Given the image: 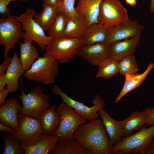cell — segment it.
Listing matches in <instances>:
<instances>
[{
  "label": "cell",
  "mask_w": 154,
  "mask_h": 154,
  "mask_svg": "<svg viewBox=\"0 0 154 154\" xmlns=\"http://www.w3.org/2000/svg\"><path fill=\"white\" fill-rule=\"evenodd\" d=\"M74 138L88 154H111L112 145L100 118L80 125L75 133Z\"/></svg>",
  "instance_id": "cell-1"
},
{
  "label": "cell",
  "mask_w": 154,
  "mask_h": 154,
  "mask_svg": "<svg viewBox=\"0 0 154 154\" xmlns=\"http://www.w3.org/2000/svg\"><path fill=\"white\" fill-rule=\"evenodd\" d=\"M147 127L144 126L113 145L111 154H146L154 139V125Z\"/></svg>",
  "instance_id": "cell-2"
},
{
  "label": "cell",
  "mask_w": 154,
  "mask_h": 154,
  "mask_svg": "<svg viewBox=\"0 0 154 154\" xmlns=\"http://www.w3.org/2000/svg\"><path fill=\"white\" fill-rule=\"evenodd\" d=\"M58 62L46 52L39 57L23 75L29 80L44 85L53 84L58 74Z\"/></svg>",
  "instance_id": "cell-3"
},
{
  "label": "cell",
  "mask_w": 154,
  "mask_h": 154,
  "mask_svg": "<svg viewBox=\"0 0 154 154\" xmlns=\"http://www.w3.org/2000/svg\"><path fill=\"white\" fill-rule=\"evenodd\" d=\"M60 118L59 126L53 135L59 137L58 141L74 139V134L78 127L87 121L74 110L62 103L56 107Z\"/></svg>",
  "instance_id": "cell-4"
},
{
  "label": "cell",
  "mask_w": 154,
  "mask_h": 154,
  "mask_svg": "<svg viewBox=\"0 0 154 154\" xmlns=\"http://www.w3.org/2000/svg\"><path fill=\"white\" fill-rule=\"evenodd\" d=\"M36 13L35 9L27 8L24 13L15 17L21 23L23 31H25L23 37L24 42L34 41L43 51L51 43L53 38L46 35L45 31L34 20V16Z\"/></svg>",
  "instance_id": "cell-5"
},
{
  "label": "cell",
  "mask_w": 154,
  "mask_h": 154,
  "mask_svg": "<svg viewBox=\"0 0 154 154\" xmlns=\"http://www.w3.org/2000/svg\"><path fill=\"white\" fill-rule=\"evenodd\" d=\"M83 44L82 38L60 37L54 38L44 50L59 62L67 63L73 59Z\"/></svg>",
  "instance_id": "cell-6"
},
{
  "label": "cell",
  "mask_w": 154,
  "mask_h": 154,
  "mask_svg": "<svg viewBox=\"0 0 154 154\" xmlns=\"http://www.w3.org/2000/svg\"><path fill=\"white\" fill-rule=\"evenodd\" d=\"M23 31L21 23L15 16L9 14L0 18V44L4 47V58L23 37Z\"/></svg>",
  "instance_id": "cell-7"
},
{
  "label": "cell",
  "mask_w": 154,
  "mask_h": 154,
  "mask_svg": "<svg viewBox=\"0 0 154 154\" xmlns=\"http://www.w3.org/2000/svg\"><path fill=\"white\" fill-rule=\"evenodd\" d=\"M21 92L18 96L22 103V113L36 118L50 107L49 96L43 93L41 86L33 87L27 94L22 89Z\"/></svg>",
  "instance_id": "cell-8"
},
{
  "label": "cell",
  "mask_w": 154,
  "mask_h": 154,
  "mask_svg": "<svg viewBox=\"0 0 154 154\" xmlns=\"http://www.w3.org/2000/svg\"><path fill=\"white\" fill-rule=\"evenodd\" d=\"M129 19L128 10L119 0H102L98 20L108 29Z\"/></svg>",
  "instance_id": "cell-9"
},
{
  "label": "cell",
  "mask_w": 154,
  "mask_h": 154,
  "mask_svg": "<svg viewBox=\"0 0 154 154\" xmlns=\"http://www.w3.org/2000/svg\"><path fill=\"white\" fill-rule=\"evenodd\" d=\"M52 92L56 95L60 96L62 103L73 108L76 112L87 121H90L97 119L99 116L98 111L105 106L104 101L97 94L95 95L92 101L93 106L89 107L70 97L57 85H54Z\"/></svg>",
  "instance_id": "cell-10"
},
{
  "label": "cell",
  "mask_w": 154,
  "mask_h": 154,
  "mask_svg": "<svg viewBox=\"0 0 154 154\" xmlns=\"http://www.w3.org/2000/svg\"><path fill=\"white\" fill-rule=\"evenodd\" d=\"M19 128L11 133L21 145L30 143L44 134L39 120L22 113L19 116Z\"/></svg>",
  "instance_id": "cell-11"
},
{
  "label": "cell",
  "mask_w": 154,
  "mask_h": 154,
  "mask_svg": "<svg viewBox=\"0 0 154 154\" xmlns=\"http://www.w3.org/2000/svg\"><path fill=\"white\" fill-rule=\"evenodd\" d=\"M143 27L135 20L127 21L108 29V36L106 44L117 40L126 39L140 36Z\"/></svg>",
  "instance_id": "cell-12"
},
{
  "label": "cell",
  "mask_w": 154,
  "mask_h": 154,
  "mask_svg": "<svg viewBox=\"0 0 154 154\" xmlns=\"http://www.w3.org/2000/svg\"><path fill=\"white\" fill-rule=\"evenodd\" d=\"M77 55L92 65L98 66L103 60L109 57L108 45L104 43L83 45L79 48Z\"/></svg>",
  "instance_id": "cell-13"
},
{
  "label": "cell",
  "mask_w": 154,
  "mask_h": 154,
  "mask_svg": "<svg viewBox=\"0 0 154 154\" xmlns=\"http://www.w3.org/2000/svg\"><path fill=\"white\" fill-rule=\"evenodd\" d=\"M22 112V106L18 100L12 98L7 100L0 108V121L17 130L19 127V116Z\"/></svg>",
  "instance_id": "cell-14"
},
{
  "label": "cell",
  "mask_w": 154,
  "mask_h": 154,
  "mask_svg": "<svg viewBox=\"0 0 154 154\" xmlns=\"http://www.w3.org/2000/svg\"><path fill=\"white\" fill-rule=\"evenodd\" d=\"M57 135L44 134L29 143L21 145L24 154H48L58 142Z\"/></svg>",
  "instance_id": "cell-15"
},
{
  "label": "cell",
  "mask_w": 154,
  "mask_h": 154,
  "mask_svg": "<svg viewBox=\"0 0 154 154\" xmlns=\"http://www.w3.org/2000/svg\"><path fill=\"white\" fill-rule=\"evenodd\" d=\"M140 36L114 41L108 45L109 57L120 61L123 58L133 54L138 45Z\"/></svg>",
  "instance_id": "cell-16"
},
{
  "label": "cell",
  "mask_w": 154,
  "mask_h": 154,
  "mask_svg": "<svg viewBox=\"0 0 154 154\" xmlns=\"http://www.w3.org/2000/svg\"><path fill=\"white\" fill-rule=\"evenodd\" d=\"M102 0H78L75 11L84 19L87 28L92 24L99 23L98 18Z\"/></svg>",
  "instance_id": "cell-17"
},
{
  "label": "cell",
  "mask_w": 154,
  "mask_h": 154,
  "mask_svg": "<svg viewBox=\"0 0 154 154\" xmlns=\"http://www.w3.org/2000/svg\"><path fill=\"white\" fill-rule=\"evenodd\" d=\"M98 113L102 120L113 145L121 141L125 137L121 121L112 118L104 109L101 108Z\"/></svg>",
  "instance_id": "cell-18"
},
{
  "label": "cell",
  "mask_w": 154,
  "mask_h": 154,
  "mask_svg": "<svg viewBox=\"0 0 154 154\" xmlns=\"http://www.w3.org/2000/svg\"><path fill=\"white\" fill-rule=\"evenodd\" d=\"M36 118L39 120L44 134L47 135H54L60 122V117L55 104L50 106Z\"/></svg>",
  "instance_id": "cell-19"
},
{
  "label": "cell",
  "mask_w": 154,
  "mask_h": 154,
  "mask_svg": "<svg viewBox=\"0 0 154 154\" xmlns=\"http://www.w3.org/2000/svg\"><path fill=\"white\" fill-rule=\"evenodd\" d=\"M154 68V63H151L148 64L145 70L142 73L128 74L125 76V80L123 88L114 100V103H118L126 94L139 86Z\"/></svg>",
  "instance_id": "cell-20"
},
{
  "label": "cell",
  "mask_w": 154,
  "mask_h": 154,
  "mask_svg": "<svg viewBox=\"0 0 154 154\" xmlns=\"http://www.w3.org/2000/svg\"><path fill=\"white\" fill-rule=\"evenodd\" d=\"M25 72L22 67L20 59L15 51L11 63L5 74L7 81V88L9 93H13L18 90L19 78L24 75Z\"/></svg>",
  "instance_id": "cell-21"
},
{
  "label": "cell",
  "mask_w": 154,
  "mask_h": 154,
  "mask_svg": "<svg viewBox=\"0 0 154 154\" xmlns=\"http://www.w3.org/2000/svg\"><path fill=\"white\" fill-rule=\"evenodd\" d=\"M108 36V29L105 28L102 23L92 24L87 28L82 38L83 41V45L97 43L106 44Z\"/></svg>",
  "instance_id": "cell-22"
},
{
  "label": "cell",
  "mask_w": 154,
  "mask_h": 154,
  "mask_svg": "<svg viewBox=\"0 0 154 154\" xmlns=\"http://www.w3.org/2000/svg\"><path fill=\"white\" fill-rule=\"evenodd\" d=\"M20 60L22 68L25 71L29 70L39 57V52L33 41L20 42Z\"/></svg>",
  "instance_id": "cell-23"
},
{
  "label": "cell",
  "mask_w": 154,
  "mask_h": 154,
  "mask_svg": "<svg viewBox=\"0 0 154 154\" xmlns=\"http://www.w3.org/2000/svg\"><path fill=\"white\" fill-rule=\"evenodd\" d=\"M146 122V116L143 112L137 111H134L127 118L121 121L125 136L140 130L145 125Z\"/></svg>",
  "instance_id": "cell-24"
},
{
  "label": "cell",
  "mask_w": 154,
  "mask_h": 154,
  "mask_svg": "<svg viewBox=\"0 0 154 154\" xmlns=\"http://www.w3.org/2000/svg\"><path fill=\"white\" fill-rule=\"evenodd\" d=\"M43 9L38 13H36L34 19L45 31L50 28L59 12L56 6L43 3Z\"/></svg>",
  "instance_id": "cell-25"
},
{
  "label": "cell",
  "mask_w": 154,
  "mask_h": 154,
  "mask_svg": "<svg viewBox=\"0 0 154 154\" xmlns=\"http://www.w3.org/2000/svg\"><path fill=\"white\" fill-rule=\"evenodd\" d=\"M48 154H88V152L74 139L58 141Z\"/></svg>",
  "instance_id": "cell-26"
},
{
  "label": "cell",
  "mask_w": 154,
  "mask_h": 154,
  "mask_svg": "<svg viewBox=\"0 0 154 154\" xmlns=\"http://www.w3.org/2000/svg\"><path fill=\"white\" fill-rule=\"evenodd\" d=\"M87 27L84 18L80 16L68 19L65 30L61 37L82 38Z\"/></svg>",
  "instance_id": "cell-27"
},
{
  "label": "cell",
  "mask_w": 154,
  "mask_h": 154,
  "mask_svg": "<svg viewBox=\"0 0 154 154\" xmlns=\"http://www.w3.org/2000/svg\"><path fill=\"white\" fill-rule=\"evenodd\" d=\"M98 66L96 77L105 79H110L119 72V62L114 58L109 57L101 62Z\"/></svg>",
  "instance_id": "cell-28"
},
{
  "label": "cell",
  "mask_w": 154,
  "mask_h": 154,
  "mask_svg": "<svg viewBox=\"0 0 154 154\" xmlns=\"http://www.w3.org/2000/svg\"><path fill=\"white\" fill-rule=\"evenodd\" d=\"M68 19L64 13L59 12L52 24L47 31V36L53 38L61 37L66 29Z\"/></svg>",
  "instance_id": "cell-29"
},
{
  "label": "cell",
  "mask_w": 154,
  "mask_h": 154,
  "mask_svg": "<svg viewBox=\"0 0 154 154\" xmlns=\"http://www.w3.org/2000/svg\"><path fill=\"white\" fill-rule=\"evenodd\" d=\"M4 144L2 154H24L19 141L12 134L1 135Z\"/></svg>",
  "instance_id": "cell-30"
},
{
  "label": "cell",
  "mask_w": 154,
  "mask_h": 154,
  "mask_svg": "<svg viewBox=\"0 0 154 154\" xmlns=\"http://www.w3.org/2000/svg\"><path fill=\"white\" fill-rule=\"evenodd\" d=\"M119 72L122 76L137 73L139 68L133 54L123 58L120 61Z\"/></svg>",
  "instance_id": "cell-31"
},
{
  "label": "cell",
  "mask_w": 154,
  "mask_h": 154,
  "mask_svg": "<svg viewBox=\"0 0 154 154\" xmlns=\"http://www.w3.org/2000/svg\"><path fill=\"white\" fill-rule=\"evenodd\" d=\"M76 0H60L56 6L59 12L64 13L69 19L78 17L80 16L76 12L74 4Z\"/></svg>",
  "instance_id": "cell-32"
},
{
  "label": "cell",
  "mask_w": 154,
  "mask_h": 154,
  "mask_svg": "<svg viewBox=\"0 0 154 154\" xmlns=\"http://www.w3.org/2000/svg\"><path fill=\"white\" fill-rule=\"evenodd\" d=\"M146 116L145 125L147 127L154 125V107H147L143 111Z\"/></svg>",
  "instance_id": "cell-33"
},
{
  "label": "cell",
  "mask_w": 154,
  "mask_h": 154,
  "mask_svg": "<svg viewBox=\"0 0 154 154\" xmlns=\"http://www.w3.org/2000/svg\"><path fill=\"white\" fill-rule=\"evenodd\" d=\"M15 1L26 2L27 0H0V13L1 16L10 14V11L8 5L11 2Z\"/></svg>",
  "instance_id": "cell-34"
},
{
  "label": "cell",
  "mask_w": 154,
  "mask_h": 154,
  "mask_svg": "<svg viewBox=\"0 0 154 154\" xmlns=\"http://www.w3.org/2000/svg\"><path fill=\"white\" fill-rule=\"evenodd\" d=\"M0 65V76L5 74L12 61V58L7 56Z\"/></svg>",
  "instance_id": "cell-35"
},
{
  "label": "cell",
  "mask_w": 154,
  "mask_h": 154,
  "mask_svg": "<svg viewBox=\"0 0 154 154\" xmlns=\"http://www.w3.org/2000/svg\"><path fill=\"white\" fill-rule=\"evenodd\" d=\"M9 93L7 88H4L0 90V106L4 104L6 101V98L8 96Z\"/></svg>",
  "instance_id": "cell-36"
},
{
  "label": "cell",
  "mask_w": 154,
  "mask_h": 154,
  "mask_svg": "<svg viewBox=\"0 0 154 154\" xmlns=\"http://www.w3.org/2000/svg\"><path fill=\"white\" fill-rule=\"evenodd\" d=\"M0 131L10 133L13 132L16 130L14 129L7 125L2 123H0Z\"/></svg>",
  "instance_id": "cell-37"
},
{
  "label": "cell",
  "mask_w": 154,
  "mask_h": 154,
  "mask_svg": "<svg viewBox=\"0 0 154 154\" xmlns=\"http://www.w3.org/2000/svg\"><path fill=\"white\" fill-rule=\"evenodd\" d=\"M7 80L5 74L0 76V90L4 88L7 84Z\"/></svg>",
  "instance_id": "cell-38"
},
{
  "label": "cell",
  "mask_w": 154,
  "mask_h": 154,
  "mask_svg": "<svg viewBox=\"0 0 154 154\" xmlns=\"http://www.w3.org/2000/svg\"><path fill=\"white\" fill-rule=\"evenodd\" d=\"M60 0H42L43 3L54 6H56Z\"/></svg>",
  "instance_id": "cell-39"
},
{
  "label": "cell",
  "mask_w": 154,
  "mask_h": 154,
  "mask_svg": "<svg viewBox=\"0 0 154 154\" xmlns=\"http://www.w3.org/2000/svg\"><path fill=\"white\" fill-rule=\"evenodd\" d=\"M146 154H154V139L147 150Z\"/></svg>",
  "instance_id": "cell-40"
},
{
  "label": "cell",
  "mask_w": 154,
  "mask_h": 154,
  "mask_svg": "<svg viewBox=\"0 0 154 154\" xmlns=\"http://www.w3.org/2000/svg\"><path fill=\"white\" fill-rule=\"evenodd\" d=\"M126 3L131 6H135L136 3V0H125Z\"/></svg>",
  "instance_id": "cell-41"
},
{
  "label": "cell",
  "mask_w": 154,
  "mask_h": 154,
  "mask_svg": "<svg viewBox=\"0 0 154 154\" xmlns=\"http://www.w3.org/2000/svg\"><path fill=\"white\" fill-rule=\"evenodd\" d=\"M150 10L151 13H154V0H151Z\"/></svg>",
  "instance_id": "cell-42"
}]
</instances>
